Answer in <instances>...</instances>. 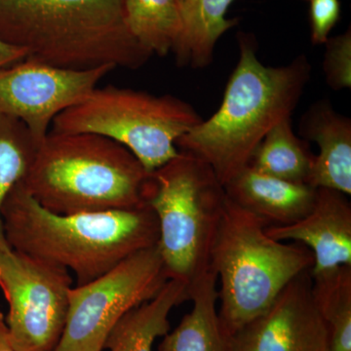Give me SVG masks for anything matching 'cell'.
<instances>
[{
  "label": "cell",
  "mask_w": 351,
  "mask_h": 351,
  "mask_svg": "<svg viewBox=\"0 0 351 351\" xmlns=\"http://www.w3.org/2000/svg\"><path fill=\"white\" fill-rule=\"evenodd\" d=\"M239 60L226 85L221 107L177 142L209 164L225 186L249 165L263 138L292 117L311 80L306 55L282 66H267L257 56V43L240 32Z\"/></svg>",
  "instance_id": "6da1fadb"
},
{
  "label": "cell",
  "mask_w": 351,
  "mask_h": 351,
  "mask_svg": "<svg viewBox=\"0 0 351 351\" xmlns=\"http://www.w3.org/2000/svg\"><path fill=\"white\" fill-rule=\"evenodd\" d=\"M1 219L15 250L73 271L77 285L91 282L117 263L158 243L159 228L147 206L62 215L41 206L22 184L7 196Z\"/></svg>",
  "instance_id": "7a4b0ae2"
},
{
  "label": "cell",
  "mask_w": 351,
  "mask_h": 351,
  "mask_svg": "<svg viewBox=\"0 0 351 351\" xmlns=\"http://www.w3.org/2000/svg\"><path fill=\"white\" fill-rule=\"evenodd\" d=\"M22 184L41 206L71 215L147 206L149 172L129 149L90 133L49 132Z\"/></svg>",
  "instance_id": "3957f363"
},
{
  "label": "cell",
  "mask_w": 351,
  "mask_h": 351,
  "mask_svg": "<svg viewBox=\"0 0 351 351\" xmlns=\"http://www.w3.org/2000/svg\"><path fill=\"white\" fill-rule=\"evenodd\" d=\"M124 0H0V38L58 68L137 69L152 56L129 32Z\"/></svg>",
  "instance_id": "277c9868"
},
{
  "label": "cell",
  "mask_w": 351,
  "mask_h": 351,
  "mask_svg": "<svg viewBox=\"0 0 351 351\" xmlns=\"http://www.w3.org/2000/svg\"><path fill=\"white\" fill-rule=\"evenodd\" d=\"M255 215L226 200L210 258L219 282V323L226 339L265 313L293 279L314 265L297 242L278 241Z\"/></svg>",
  "instance_id": "5b68a950"
},
{
  "label": "cell",
  "mask_w": 351,
  "mask_h": 351,
  "mask_svg": "<svg viewBox=\"0 0 351 351\" xmlns=\"http://www.w3.org/2000/svg\"><path fill=\"white\" fill-rule=\"evenodd\" d=\"M149 206L159 228L157 243L169 279L189 285L210 269L212 247L225 210V186L209 164L191 152L152 172Z\"/></svg>",
  "instance_id": "8992f818"
},
{
  "label": "cell",
  "mask_w": 351,
  "mask_h": 351,
  "mask_svg": "<svg viewBox=\"0 0 351 351\" xmlns=\"http://www.w3.org/2000/svg\"><path fill=\"white\" fill-rule=\"evenodd\" d=\"M186 101L171 95L115 86L95 88L86 98L60 113L51 132L90 133L125 147L154 172L177 156V142L202 122Z\"/></svg>",
  "instance_id": "52a82bcc"
},
{
  "label": "cell",
  "mask_w": 351,
  "mask_h": 351,
  "mask_svg": "<svg viewBox=\"0 0 351 351\" xmlns=\"http://www.w3.org/2000/svg\"><path fill=\"white\" fill-rule=\"evenodd\" d=\"M169 280L157 245L124 258L69 292L68 315L54 351H103L115 325L154 299Z\"/></svg>",
  "instance_id": "ba28073f"
},
{
  "label": "cell",
  "mask_w": 351,
  "mask_h": 351,
  "mask_svg": "<svg viewBox=\"0 0 351 351\" xmlns=\"http://www.w3.org/2000/svg\"><path fill=\"white\" fill-rule=\"evenodd\" d=\"M73 284L69 270L0 244V289L18 351H54L63 334Z\"/></svg>",
  "instance_id": "9c48e42d"
},
{
  "label": "cell",
  "mask_w": 351,
  "mask_h": 351,
  "mask_svg": "<svg viewBox=\"0 0 351 351\" xmlns=\"http://www.w3.org/2000/svg\"><path fill=\"white\" fill-rule=\"evenodd\" d=\"M114 69L75 71L25 58L0 69V115L22 122L39 145L55 117L86 98Z\"/></svg>",
  "instance_id": "30bf717a"
},
{
  "label": "cell",
  "mask_w": 351,
  "mask_h": 351,
  "mask_svg": "<svg viewBox=\"0 0 351 351\" xmlns=\"http://www.w3.org/2000/svg\"><path fill=\"white\" fill-rule=\"evenodd\" d=\"M311 270L293 279L265 313L226 339V351H329V332L314 304Z\"/></svg>",
  "instance_id": "8fae6325"
},
{
  "label": "cell",
  "mask_w": 351,
  "mask_h": 351,
  "mask_svg": "<svg viewBox=\"0 0 351 351\" xmlns=\"http://www.w3.org/2000/svg\"><path fill=\"white\" fill-rule=\"evenodd\" d=\"M271 239L304 245L313 254L311 274H320L343 265H351V204L348 195L319 188L311 211L283 226L265 228Z\"/></svg>",
  "instance_id": "7c38bea8"
},
{
  "label": "cell",
  "mask_w": 351,
  "mask_h": 351,
  "mask_svg": "<svg viewBox=\"0 0 351 351\" xmlns=\"http://www.w3.org/2000/svg\"><path fill=\"white\" fill-rule=\"evenodd\" d=\"M233 203L255 215L267 226H289L313 208L317 189L277 179L246 166L225 184Z\"/></svg>",
  "instance_id": "4fadbf2b"
},
{
  "label": "cell",
  "mask_w": 351,
  "mask_h": 351,
  "mask_svg": "<svg viewBox=\"0 0 351 351\" xmlns=\"http://www.w3.org/2000/svg\"><path fill=\"white\" fill-rule=\"evenodd\" d=\"M300 134L319 147L308 184L351 195V120L331 103H314L300 121Z\"/></svg>",
  "instance_id": "5bb4252c"
},
{
  "label": "cell",
  "mask_w": 351,
  "mask_h": 351,
  "mask_svg": "<svg viewBox=\"0 0 351 351\" xmlns=\"http://www.w3.org/2000/svg\"><path fill=\"white\" fill-rule=\"evenodd\" d=\"M218 279L210 269L189 285L191 313L163 336L158 351H226L218 308Z\"/></svg>",
  "instance_id": "9a60e30c"
},
{
  "label": "cell",
  "mask_w": 351,
  "mask_h": 351,
  "mask_svg": "<svg viewBox=\"0 0 351 351\" xmlns=\"http://www.w3.org/2000/svg\"><path fill=\"white\" fill-rule=\"evenodd\" d=\"M188 289L186 284L169 279L154 299L132 309L119 321L108 335L105 350L152 351L156 339L170 331L172 309L189 301Z\"/></svg>",
  "instance_id": "2e32d148"
},
{
  "label": "cell",
  "mask_w": 351,
  "mask_h": 351,
  "mask_svg": "<svg viewBox=\"0 0 351 351\" xmlns=\"http://www.w3.org/2000/svg\"><path fill=\"white\" fill-rule=\"evenodd\" d=\"M233 0H184L182 29L173 52L178 64L203 69L213 61L219 38L239 24L226 17Z\"/></svg>",
  "instance_id": "e0dca14e"
},
{
  "label": "cell",
  "mask_w": 351,
  "mask_h": 351,
  "mask_svg": "<svg viewBox=\"0 0 351 351\" xmlns=\"http://www.w3.org/2000/svg\"><path fill=\"white\" fill-rule=\"evenodd\" d=\"M315 156L306 141L295 135L291 117L267 134L251 157L249 166L284 181L308 184Z\"/></svg>",
  "instance_id": "ac0fdd59"
},
{
  "label": "cell",
  "mask_w": 351,
  "mask_h": 351,
  "mask_svg": "<svg viewBox=\"0 0 351 351\" xmlns=\"http://www.w3.org/2000/svg\"><path fill=\"white\" fill-rule=\"evenodd\" d=\"M127 27L152 55L173 51L182 29V6L177 0H124Z\"/></svg>",
  "instance_id": "d6986e66"
},
{
  "label": "cell",
  "mask_w": 351,
  "mask_h": 351,
  "mask_svg": "<svg viewBox=\"0 0 351 351\" xmlns=\"http://www.w3.org/2000/svg\"><path fill=\"white\" fill-rule=\"evenodd\" d=\"M311 277L314 304L329 332V351H351V265Z\"/></svg>",
  "instance_id": "ffe728a7"
},
{
  "label": "cell",
  "mask_w": 351,
  "mask_h": 351,
  "mask_svg": "<svg viewBox=\"0 0 351 351\" xmlns=\"http://www.w3.org/2000/svg\"><path fill=\"white\" fill-rule=\"evenodd\" d=\"M38 147L22 122L0 115V244L7 242L1 208L11 191L27 175Z\"/></svg>",
  "instance_id": "44dd1931"
},
{
  "label": "cell",
  "mask_w": 351,
  "mask_h": 351,
  "mask_svg": "<svg viewBox=\"0 0 351 351\" xmlns=\"http://www.w3.org/2000/svg\"><path fill=\"white\" fill-rule=\"evenodd\" d=\"M323 69L329 86L335 90L351 86V32L328 38Z\"/></svg>",
  "instance_id": "7402d4cb"
},
{
  "label": "cell",
  "mask_w": 351,
  "mask_h": 351,
  "mask_svg": "<svg viewBox=\"0 0 351 351\" xmlns=\"http://www.w3.org/2000/svg\"><path fill=\"white\" fill-rule=\"evenodd\" d=\"M309 2L311 41L315 45L325 44L341 17V3L339 0H309Z\"/></svg>",
  "instance_id": "603a6c76"
},
{
  "label": "cell",
  "mask_w": 351,
  "mask_h": 351,
  "mask_svg": "<svg viewBox=\"0 0 351 351\" xmlns=\"http://www.w3.org/2000/svg\"><path fill=\"white\" fill-rule=\"evenodd\" d=\"M29 57V51L0 38V69L19 63Z\"/></svg>",
  "instance_id": "cb8c5ba5"
},
{
  "label": "cell",
  "mask_w": 351,
  "mask_h": 351,
  "mask_svg": "<svg viewBox=\"0 0 351 351\" xmlns=\"http://www.w3.org/2000/svg\"><path fill=\"white\" fill-rule=\"evenodd\" d=\"M0 351H18L11 341L5 317L2 313H0Z\"/></svg>",
  "instance_id": "d4e9b609"
},
{
  "label": "cell",
  "mask_w": 351,
  "mask_h": 351,
  "mask_svg": "<svg viewBox=\"0 0 351 351\" xmlns=\"http://www.w3.org/2000/svg\"><path fill=\"white\" fill-rule=\"evenodd\" d=\"M177 1L179 2V3L181 4L182 6V4L184 3V0H177Z\"/></svg>",
  "instance_id": "484cf974"
},
{
  "label": "cell",
  "mask_w": 351,
  "mask_h": 351,
  "mask_svg": "<svg viewBox=\"0 0 351 351\" xmlns=\"http://www.w3.org/2000/svg\"><path fill=\"white\" fill-rule=\"evenodd\" d=\"M0 313H1V311H0Z\"/></svg>",
  "instance_id": "4316f807"
},
{
  "label": "cell",
  "mask_w": 351,
  "mask_h": 351,
  "mask_svg": "<svg viewBox=\"0 0 351 351\" xmlns=\"http://www.w3.org/2000/svg\"><path fill=\"white\" fill-rule=\"evenodd\" d=\"M308 1H309V0H308Z\"/></svg>",
  "instance_id": "83f0119b"
}]
</instances>
